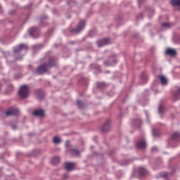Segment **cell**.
Here are the masks:
<instances>
[{
    "label": "cell",
    "mask_w": 180,
    "mask_h": 180,
    "mask_svg": "<svg viewBox=\"0 0 180 180\" xmlns=\"http://www.w3.org/2000/svg\"><path fill=\"white\" fill-rule=\"evenodd\" d=\"M56 65V61L53 59H49L48 61L43 62L40 65L35 71V73L42 75L45 73H47L51 68L53 67Z\"/></svg>",
    "instance_id": "6da1fadb"
},
{
    "label": "cell",
    "mask_w": 180,
    "mask_h": 180,
    "mask_svg": "<svg viewBox=\"0 0 180 180\" xmlns=\"http://www.w3.org/2000/svg\"><path fill=\"white\" fill-rule=\"evenodd\" d=\"M28 49V46L25 44H20L15 46L13 48V54L17 59H22L24 56L27 51Z\"/></svg>",
    "instance_id": "7a4b0ae2"
},
{
    "label": "cell",
    "mask_w": 180,
    "mask_h": 180,
    "mask_svg": "<svg viewBox=\"0 0 180 180\" xmlns=\"http://www.w3.org/2000/svg\"><path fill=\"white\" fill-rule=\"evenodd\" d=\"M30 93L29 87L27 84H23L18 90V95L22 99L27 98Z\"/></svg>",
    "instance_id": "3957f363"
},
{
    "label": "cell",
    "mask_w": 180,
    "mask_h": 180,
    "mask_svg": "<svg viewBox=\"0 0 180 180\" xmlns=\"http://www.w3.org/2000/svg\"><path fill=\"white\" fill-rule=\"evenodd\" d=\"M20 110L19 108L11 107L6 110L5 112L6 116H18L20 114Z\"/></svg>",
    "instance_id": "277c9868"
},
{
    "label": "cell",
    "mask_w": 180,
    "mask_h": 180,
    "mask_svg": "<svg viewBox=\"0 0 180 180\" xmlns=\"http://www.w3.org/2000/svg\"><path fill=\"white\" fill-rule=\"evenodd\" d=\"M34 95L35 97L40 101L43 100L45 97V92L44 91V90H42L41 89H38L37 90H35Z\"/></svg>",
    "instance_id": "5b68a950"
},
{
    "label": "cell",
    "mask_w": 180,
    "mask_h": 180,
    "mask_svg": "<svg viewBox=\"0 0 180 180\" xmlns=\"http://www.w3.org/2000/svg\"><path fill=\"white\" fill-rule=\"evenodd\" d=\"M45 110L42 108H39L37 110H34L33 112V115L38 117L39 118H43L45 116Z\"/></svg>",
    "instance_id": "8992f818"
},
{
    "label": "cell",
    "mask_w": 180,
    "mask_h": 180,
    "mask_svg": "<svg viewBox=\"0 0 180 180\" xmlns=\"http://www.w3.org/2000/svg\"><path fill=\"white\" fill-rule=\"evenodd\" d=\"M165 54L170 56L174 57L177 55V52L173 48H167L165 50Z\"/></svg>",
    "instance_id": "52a82bcc"
},
{
    "label": "cell",
    "mask_w": 180,
    "mask_h": 180,
    "mask_svg": "<svg viewBox=\"0 0 180 180\" xmlns=\"http://www.w3.org/2000/svg\"><path fill=\"white\" fill-rule=\"evenodd\" d=\"M60 162V158L58 156H55L51 158L50 163L52 165L56 166Z\"/></svg>",
    "instance_id": "ba28073f"
},
{
    "label": "cell",
    "mask_w": 180,
    "mask_h": 180,
    "mask_svg": "<svg viewBox=\"0 0 180 180\" xmlns=\"http://www.w3.org/2000/svg\"><path fill=\"white\" fill-rule=\"evenodd\" d=\"M65 167L68 171H70L75 168V164L73 162H66L65 164Z\"/></svg>",
    "instance_id": "9c48e42d"
},
{
    "label": "cell",
    "mask_w": 180,
    "mask_h": 180,
    "mask_svg": "<svg viewBox=\"0 0 180 180\" xmlns=\"http://www.w3.org/2000/svg\"><path fill=\"white\" fill-rule=\"evenodd\" d=\"M61 141H62V140L59 136L57 135V136H54V138H53L54 143L56 144H59L61 143Z\"/></svg>",
    "instance_id": "30bf717a"
},
{
    "label": "cell",
    "mask_w": 180,
    "mask_h": 180,
    "mask_svg": "<svg viewBox=\"0 0 180 180\" xmlns=\"http://www.w3.org/2000/svg\"><path fill=\"white\" fill-rule=\"evenodd\" d=\"M159 78H160V80L162 84L165 85V84H167V78L165 76H159Z\"/></svg>",
    "instance_id": "8fae6325"
},
{
    "label": "cell",
    "mask_w": 180,
    "mask_h": 180,
    "mask_svg": "<svg viewBox=\"0 0 180 180\" xmlns=\"http://www.w3.org/2000/svg\"><path fill=\"white\" fill-rule=\"evenodd\" d=\"M170 2L173 6H180V0H170Z\"/></svg>",
    "instance_id": "7c38bea8"
}]
</instances>
